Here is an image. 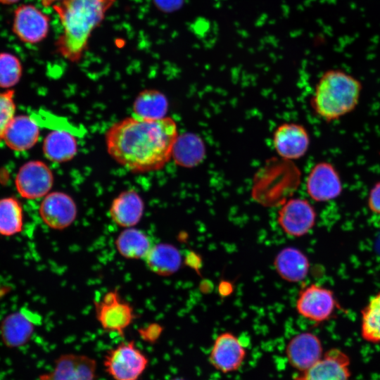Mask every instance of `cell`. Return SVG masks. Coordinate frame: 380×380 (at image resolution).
I'll use <instances>...</instances> for the list:
<instances>
[{
	"mask_svg": "<svg viewBox=\"0 0 380 380\" xmlns=\"http://www.w3.org/2000/svg\"><path fill=\"white\" fill-rule=\"evenodd\" d=\"M148 365V358L134 341H122L108 350L103 366L113 380H139Z\"/></svg>",
	"mask_w": 380,
	"mask_h": 380,
	"instance_id": "4",
	"label": "cell"
},
{
	"mask_svg": "<svg viewBox=\"0 0 380 380\" xmlns=\"http://www.w3.org/2000/svg\"><path fill=\"white\" fill-rule=\"evenodd\" d=\"M20 0H0V4H5V5H10V4H16Z\"/></svg>",
	"mask_w": 380,
	"mask_h": 380,
	"instance_id": "33",
	"label": "cell"
},
{
	"mask_svg": "<svg viewBox=\"0 0 380 380\" xmlns=\"http://www.w3.org/2000/svg\"><path fill=\"white\" fill-rule=\"evenodd\" d=\"M33 332V322L20 312L8 315L1 324L2 341L9 348L25 345L30 341Z\"/></svg>",
	"mask_w": 380,
	"mask_h": 380,
	"instance_id": "22",
	"label": "cell"
},
{
	"mask_svg": "<svg viewBox=\"0 0 380 380\" xmlns=\"http://www.w3.org/2000/svg\"><path fill=\"white\" fill-rule=\"evenodd\" d=\"M50 17L32 4L18 6L13 12L12 31L18 39L34 44L48 35Z\"/></svg>",
	"mask_w": 380,
	"mask_h": 380,
	"instance_id": "7",
	"label": "cell"
},
{
	"mask_svg": "<svg viewBox=\"0 0 380 380\" xmlns=\"http://www.w3.org/2000/svg\"><path fill=\"white\" fill-rule=\"evenodd\" d=\"M362 89V83L352 75L339 69L329 70L316 84L311 107L327 122L338 120L356 108Z\"/></svg>",
	"mask_w": 380,
	"mask_h": 380,
	"instance_id": "3",
	"label": "cell"
},
{
	"mask_svg": "<svg viewBox=\"0 0 380 380\" xmlns=\"http://www.w3.org/2000/svg\"><path fill=\"white\" fill-rule=\"evenodd\" d=\"M367 203L372 213L380 215V181L376 182L371 188Z\"/></svg>",
	"mask_w": 380,
	"mask_h": 380,
	"instance_id": "30",
	"label": "cell"
},
{
	"mask_svg": "<svg viewBox=\"0 0 380 380\" xmlns=\"http://www.w3.org/2000/svg\"><path fill=\"white\" fill-rule=\"evenodd\" d=\"M96 317L101 328L123 336L136 318L133 308L123 300L117 289L111 290L94 303Z\"/></svg>",
	"mask_w": 380,
	"mask_h": 380,
	"instance_id": "6",
	"label": "cell"
},
{
	"mask_svg": "<svg viewBox=\"0 0 380 380\" xmlns=\"http://www.w3.org/2000/svg\"><path fill=\"white\" fill-rule=\"evenodd\" d=\"M13 95V90L0 92V141L6 127L14 117L15 105Z\"/></svg>",
	"mask_w": 380,
	"mask_h": 380,
	"instance_id": "29",
	"label": "cell"
},
{
	"mask_svg": "<svg viewBox=\"0 0 380 380\" xmlns=\"http://www.w3.org/2000/svg\"><path fill=\"white\" fill-rule=\"evenodd\" d=\"M203 154V146L200 139L191 134L179 135L173 147L172 158L184 167L197 164Z\"/></svg>",
	"mask_w": 380,
	"mask_h": 380,
	"instance_id": "26",
	"label": "cell"
},
{
	"mask_svg": "<svg viewBox=\"0 0 380 380\" xmlns=\"http://www.w3.org/2000/svg\"><path fill=\"white\" fill-rule=\"evenodd\" d=\"M160 6L172 11L177 9L182 4V0H156Z\"/></svg>",
	"mask_w": 380,
	"mask_h": 380,
	"instance_id": "31",
	"label": "cell"
},
{
	"mask_svg": "<svg viewBox=\"0 0 380 380\" xmlns=\"http://www.w3.org/2000/svg\"><path fill=\"white\" fill-rule=\"evenodd\" d=\"M285 353L289 365L302 373L322 357L323 348L317 336L305 331L295 335L289 340Z\"/></svg>",
	"mask_w": 380,
	"mask_h": 380,
	"instance_id": "14",
	"label": "cell"
},
{
	"mask_svg": "<svg viewBox=\"0 0 380 380\" xmlns=\"http://www.w3.org/2000/svg\"><path fill=\"white\" fill-rule=\"evenodd\" d=\"M115 0H62L53 6L63 27L55 43L65 58L77 62L86 51L92 32Z\"/></svg>",
	"mask_w": 380,
	"mask_h": 380,
	"instance_id": "2",
	"label": "cell"
},
{
	"mask_svg": "<svg viewBox=\"0 0 380 380\" xmlns=\"http://www.w3.org/2000/svg\"><path fill=\"white\" fill-rule=\"evenodd\" d=\"M178 136L177 123L170 117L151 120L132 115L111 125L105 140L118 163L141 173L162 169L172 158Z\"/></svg>",
	"mask_w": 380,
	"mask_h": 380,
	"instance_id": "1",
	"label": "cell"
},
{
	"mask_svg": "<svg viewBox=\"0 0 380 380\" xmlns=\"http://www.w3.org/2000/svg\"><path fill=\"white\" fill-rule=\"evenodd\" d=\"M23 66L20 59L15 55L0 53V87L11 88L20 80Z\"/></svg>",
	"mask_w": 380,
	"mask_h": 380,
	"instance_id": "28",
	"label": "cell"
},
{
	"mask_svg": "<svg viewBox=\"0 0 380 380\" xmlns=\"http://www.w3.org/2000/svg\"><path fill=\"white\" fill-rule=\"evenodd\" d=\"M39 137L38 123L31 116H14L6 127L2 140L14 151H23L32 148Z\"/></svg>",
	"mask_w": 380,
	"mask_h": 380,
	"instance_id": "18",
	"label": "cell"
},
{
	"mask_svg": "<svg viewBox=\"0 0 380 380\" xmlns=\"http://www.w3.org/2000/svg\"><path fill=\"white\" fill-rule=\"evenodd\" d=\"M15 184L22 197L37 199L49 194L53 184V175L44 163L32 160L20 167Z\"/></svg>",
	"mask_w": 380,
	"mask_h": 380,
	"instance_id": "11",
	"label": "cell"
},
{
	"mask_svg": "<svg viewBox=\"0 0 380 380\" xmlns=\"http://www.w3.org/2000/svg\"><path fill=\"white\" fill-rule=\"evenodd\" d=\"M350 358L344 352L327 350L311 367L300 373L297 380H349Z\"/></svg>",
	"mask_w": 380,
	"mask_h": 380,
	"instance_id": "16",
	"label": "cell"
},
{
	"mask_svg": "<svg viewBox=\"0 0 380 380\" xmlns=\"http://www.w3.org/2000/svg\"><path fill=\"white\" fill-rule=\"evenodd\" d=\"M62 0H40L42 4L44 6V7H49L51 6H53L54 4H56V3L61 1Z\"/></svg>",
	"mask_w": 380,
	"mask_h": 380,
	"instance_id": "32",
	"label": "cell"
},
{
	"mask_svg": "<svg viewBox=\"0 0 380 380\" xmlns=\"http://www.w3.org/2000/svg\"><path fill=\"white\" fill-rule=\"evenodd\" d=\"M77 214L75 201L62 191L49 193L39 206L42 221L50 228L62 230L70 226Z\"/></svg>",
	"mask_w": 380,
	"mask_h": 380,
	"instance_id": "13",
	"label": "cell"
},
{
	"mask_svg": "<svg viewBox=\"0 0 380 380\" xmlns=\"http://www.w3.org/2000/svg\"><path fill=\"white\" fill-rule=\"evenodd\" d=\"M246 357V350L239 338L225 331L215 338L208 354V362L217 372L229 374L242 367Z\"/></svg>",
	"mask_w": 380,
	"mask_h": 380,
	"instance_id": "10",
	"label": "cell"
},
{
	"mask_svg": "<svg viewBox=\"0 0 380 380\" xmlns=\"http://www.w3.org/2000/svg\"><path fill=\"white\" fill-rule=\"evenodd\" d=\"M171 380H186V379H185L184 378H182V377H175V378H173Z\"/></svg>",
	"mask_w": 380,
	"mask_h": 380,
	"instance_id": "34",
	"label": "cell"
},
{
	"mask_svg": "<svg viewBox=\"0 0 380 380\" xmlns=\"http://www.w3.org/2000/svg\"><path fill=\"white\" fill-rule=\"evenodd\" d=\"M97 363L93 357L78 353H64L54 361L52 369L38 380H99Z\"/></svg>",
	"mask_w": 380,
	"mask_h": 380,
	"instance_id": "9",
	"label": "cell"
},
{
	"mask_svg": "<svg viewBox=\"0 0 380 380\" xmlns=\"http://www.w3.org/2000/svg\"><path fill=\"white\" fill-rule=\"evenodd\" d=\"M360 314L362 338L372 343H380V291L370 298Z\"/></svg>",
	"mask_w": 380,
	"mask_h": 380,
	"instance_id": "25",
	"label": "cell"
},
{
	"mask_svg": "<svg viewBox=\"0 0 380 380\" xmlns=\"http://www.w3.org/2000/svg\"><path fill=\"white\" fill-rule=\"evenodd\" d=\"M168 102L165 96L155 89L141 91L135 99L133 106V115L151 120L166 117Z\"/></svg>",
	"mask_w": 380,
	"mask_h": 380,
	"instance_id": "24",
	"label": "cell"
},
{
	"mask_svg": "<svg viewBox=\"0 0 380 380\" xmlns=\"http://www.w3.org/2000/svg\"><path fill=\"white\" fill-rule=\"evenodd\" d=\"M317 213L306 199L293 198L286 201L278 211L277 222L283 232L293 237L306 235L314 227Z\"/></svg>",
	"mask_w": 380,
	"mask_h": 380,
	"instance_id": "8",
	"label": "cell"
},
{
	"mask_svg": "<svg viewBox=\"0 0 380 380\" xmlns=\"http://www.w3.org/2000/svg\"><path fill=\"white\" fill-rule=\"evenodd\" d=\"M310 142L308 132L298 123H283L273 134L272 143L276 152L287 160H297L304 156Z\"/></svg>",
	"mask_w": 380,
	"mask_h": 380,
	"instance_id": "15",
	"label": "cell"
},
{
	"mask_svg": "<svg viewBox=\"0 0 380 380\" xmlns=\"http://www.w3.org/2000/svg\"><path fill=\"white\" fill-rule=\"evenodd\" d=\"M339 309L340 305L334 291L316 284L302 289L296 302L297 312L317 324L329 320Z\"/></svg>",
	"mask_w": 380,
	"mask_h": 380,
	"instance_id": "5",
	"label": "cell"
},
{
	"mask_svg": "<svg viewBox=\"0 0 380 380\" xmlns=\"http://www.w3.org/2000/svg\"><path fill=\"white\" fill-rule=\"evenodd\" d=\"M115 245L122 257L131 260L144 259L153 246L144 232L134 227L125 228L121 232Z\"/></svg>",
	"mask_w": 380,
	"mask_h": 380,
	"instance_id": "23",
	"label": "cell"
},
{
	"mask_svg": "<svg viewBox=\"0 0 380 380\" xmlns=\"http://www.w3.org/2000/svg\"><path fill=\"white\" fill-rule=\"evenodd\" d=\"M306 191L315 201L327 202L338 198L342 193L343 184L336 167L329 162L315 164L306 179Z\"/></svg>",
	"mask_w": 380,
	"mask_h": 380,
	"instance_id": "12",
	"label": "cell"
},
{
	"mask_svg": "<svg viewBox=\"0 0 380 380\" xmlns=\"http://www.w3.org/2000/svg\"><path fill=\"white\" fill-rule=\"evenodd\" d=\"M23 208L19 201L12 197L0 199V234L12 236L22 229Z\"/></svg>",
	"mask_w": 380,
	"mask_h": 380,
	"instance_id": "27",
	"label": "cell"
},
{
	"mask_svg": "<svg viewBox=\"0 0 380 380\" xmlns=\"http://www.w3.org/2000/svg\"><path fill=\"white\" fill-rule=\"evenodd\" d=\"M274 267L279 276L291 283H298L305 279L310 270L307 255L295 247H285L276 255Z\"/></svg>",
	"mask_w": 380,
	"mask_h": 380,
	"instance_id": "19",
	"label": "cell"
},
{
	"mask_svg": "<svg viewBox=\"0 0 380 380\" xmlns=\"http://www.w3.org/2000/svg\"><path fill=\"white\" fill-rule=\"evenodd\" d=\"M144 260L146 266L153 273L160 276H170L180 268L182 255L175 246L160 243L152 246Z\"/></svg>",
	"mask_w": 380,
	"mask_h": 380,
	"instance_id": "20",
	"label": "cell"
},
{
	"mask_svg": "<svg viewBox=\"0 0 380 380\" xmlns=\"http://www.w3.org/2000/svg\"><path fill=\"white\" fill-rule=\"evenodd\" d=\"M77 151V141L75 134L63 129H53L45 137L43 152L45 156L55 163L70 160Z\"/></svg>",
	"mask_w": 380,
	"mask_h": 380,
	"instance_id": "21",
	"label": "cell"
},
{
	"mask_svg": "<svg viewBox=\"0 0 380 380\" xmlns=\"http://www.w3.org/2000/svg\"><path fill=\"white\" fill-rule=\"evenodd\" d=\"M144 203L140 195L129 189L119 194L112 201L109 209L112 220L123 228L134 227L142 218Z\"/></svg>",
	"mask_w": 380,
	"mask_h": 380,
	"instance_id": "17",
	"label": "cell"
}]
</instances>
